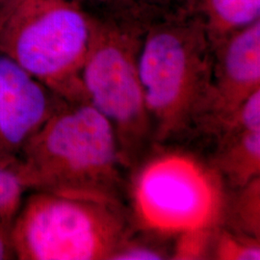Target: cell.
Masks as SVG:
<instances>
[{"instance_id":"cell-1","label":"cell","mask_w":260,"mask_h":260,"mask_svg":"<svg viewBox=\"0 0 260 260\" xmlns=\"http://www.w3.org/2000/svg\"><path fill=\"white\" fill-rule=\"evenodd\" d=\"M213 46L199 19L183 10L148 22L140 82L155 149L194 152L213 121Z\"/></svg>"},{"instance_id":"cell-13","label":"cell","mask_w":260,"mask_h":260,"mask_svg":"<svg viewBox=\"0 0 260 260\" xmlns=\"http://www.w3.org/2000/svg\"><path fill=\"white\" fill-rule=\"evenodd\" d=\"M209 258L260 259L259 240L231 232L218 223L214 232Z\"/></svg>"},{"instance_id":"cell-16","label":"cell","mask_w":260,"mask_h":260,"mask_svg":"<svg viewBox=\"0 0 260 260\" xmlns=\"http://www.w3.org/2000/svg\"><path fill=\"white\" fill-rule=\"evenodd\" d=\"M36 1H67L79 4L91 12H99L102 10L112 8L114 5L112 0H2L0 17L7 13L10 10L14 9L21 4Z\"/></svg>"},{"instance_id":"cell-9","label":"cell","mask_w":260,"mask_h":260,"mask_svg":"<svg viewBox=\"0 0 260 260\" xmlns=\"http://www.w3.org/2000/svg\"><path fill=\"white\" fill-rule=\"evenodd\" d=\"M213 122L207 138L260 90V20L213 46Z\"/></svg>"},{"instance_id":"cell-10","label":"cell","mask_w":260,"mask_h":260,"mask_svg":"<svg viewBox=\"0 0 260 260\" xmlns=\"http://www.w3.org/2000/svg\"><path fill=\"white\" fill-rule=\"evenodd\" d=\"M186 11L201 21L214 46L260 20V0H187Z\"/></svg>"},{"instance_id":"cell-7","label":"cell","mask_w":260,"mask_h":260,"mask_svg":"<svg viewBox=\"0 0 260 260\" xmlns=\"http://www.w3.org/2000/svg\"><path fill=\"white\" fill-rule=\"evenodd\" d=\"M65 102L0 51V157H19Z\"/></svg>"},{"instance_id":"cell-6","label":"cell","mask_w":260,"mask_h":260,"mask_svg":"<svg viewBox=\"0 0 260 260\" xmlns=\"http://www.w3.org/2000/svg\"><path fill=\"white\" fill-rule=\"evenodd\" d=\"M223 186L192 153L155 149L131 175L130 202L141 225L175 235L220 222Z\"/></svg>"},{"instance_id":"cell-18","label":"cell","mask_w":260,"mask_h":260,"mask_svg":"<svg viewBox=\"0 0 260 260\" xmlns=\"http://www.w3.org/2000/svg\"><path fill=\"white\" fill-rule=\"evenodd\" d=\"M1 4H2V0H0V12H1Z\"/></svg>"},{"instance_id":"cell-2","label":"cell","mask_w":260,"mask_h":260,"mask_svg":"<svg viewBox=\"0 0 260 260\" xmlns=\"http://www.w3.org/2000/svg\"><path fill=\"white\" fill-rule=\"evenodd\" d=\"M18 158L28 192L131 208V171L111 124L88 103H63Z\"/></svg>"},{"instance_id":"cell-12","label":"cell","mask_w":260,"mask_h":260,"mask_svg":"<svg viewBox=\"0 0 260 260\" xmlns=\"http://www.w3.org/2000/svg\"><path fill=\"white\" fill-rule=\"evenodd\" d=\"M27 192L19 158L0 157V220L14 222Z\"/></svg>"},{"instance_id":"cell-11","label":"cell","mask_w":260,"mask_h":260,"mask_svg":"<svg viewBox=\"0 0 260 260\" xmlns=\"http://www.w3.org/2000/svg\"><path fill=\"white\" fill-rule=\"evenodd\" d=\"M259 177L243 187L233 189L236 192L226 202L223 200L219 223L224 229L259 240ZM224 194V193H223Z\"/></svg>"},{"instance_id":"cell-4","label":"cell","mask_w":260,"mask_h":260,"mask_svg":"<svg viewBox=\"0 0 260 260\" xmlns=\"http://www.w3.org/2000/svg\"><path fill=\"white\" fill-rule=\"evenodd\" d=\"M136 223L124 205L29 191L13 223L17 260H111Z\"/></svg>"},{"instance_id":"cell-3","label":"cell","mask_w":260,"mask_h":260,"mask_svg":"<svg viewBox=\"0 0 260 260\" xmlns=\"http://www.w3.org/2000/svg\"><path fill=\"white\" fill-rule=\"evenodd\" d=\"M93 14V34L80 74L84 95L111 124L132 174L155 150L138 69L149 21L115 8Z\"/></svg>"},{"instance_id":"cell-5","label":"cell","mask_w":260,"mask_h":260,"mask_svg":"<svg viewBox=\"0 0 260 260\" xmlns=\"http://www.w3.org/2000/svg\"><path fill=\"white\" fill-rule=\"evenodd\" d=\"M93 12L67 1L21 4L0 17V51L68 103H86L80 80Z\"/></svg>"},{"instance_id":"cell-15","label":"cell","mask_w":260,"mask_h":260,"mask_svg":"<svg viewBox=\"0 0 260 260\" xmlns=\"http://www.w3.org/2000/svg\"><path fill=\"white\" fill-rule=\"evenodd\" d=\"M173 258V251L168 247L152 241H141L137 231L112 255L111 260H160Z\"/></svg>"},{"instance_id":"cell-17","label":"cell","mask_w":260,"mask_h":260,"mask_svg":"<svg viewBox=\"0 0 260 260\" xmlns=\"http://www.w3.org/2000/svg\"><path fill=\"white\" fill-rule=\"evenodd\" d=\"M13 223L0 220V260L17 259L13 241Z\"/></svg>"},{"instance_id":"cell-14","label":"cell","mask_w":260,"mask_h":260,"mask_svg":"<svg viewBox=\"0 0 260 260\" xmlns=\"http://www.w3.org/2000/svg\"><path fill=\"white\" fill-rule=\"evenodd\" d=\"M187 0H112L114 7L147 21L186 10Z\"/></svg>"},{"instance_id":"cell-8","label":"cell","mask_w":260,"mask_h":260,"mask_svg":"<svg viewBox=\"0 0 260 260\" xmlns=\"http://www.w3.org/2000/svg\"><path fill=\"white\" fill-rule=\"evenodd\" d=\"M223 189H237L260 175V90L242 103L198 151Z\"/></svg>"}]
</instances>
